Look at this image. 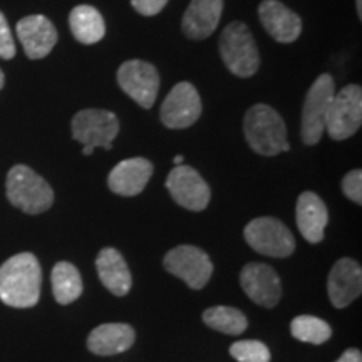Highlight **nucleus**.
<instances>
[{"mask_svg":"<svg viewBox=\"0 0 362 362\" xmlns=\"http://www.w3.org/2000/svg\"><path fill=\"white\" fill-rule=\"evenodd\" d=\"M40 285L42 270L33 253H17L0 267V300L8 307H34L39 302Z\"/></svg>","mask_w":362,"mask_h":362,"instance_id":"f257e3e1","label":"nucleus"},{"mask_svg":"<svg viewBox=\"0 0 362 362\" xmlns=\"http://www.w3.org/2000/svg\"><path fill=\"white\" fill-rule=\"evenodd\" d=\"M243 133L248 146L262 156H277L291 149L282 116L267 104H255L247 111Z\"/></svg>","mask_w":362,"mask_h":362,"instance_id":"f03ea898","label":"nucleus"},{"mask_svg":"<svg viewBox=\"0 0 362 362\" xmlns=\"http://www.w3.org/2000/svg\"><path fill=\"white\" fill-rule=\"evenodd\" d=\"M6 193L13 206L29 215L44 214L54 203L51 185L25 165H16L8 171Z\"/></svg>","mask_w":362,"mask_h":362,"instance_id":"7ed1b4c3","label":"nucleus"},{"mask_svg":"<svg viewBox=\"0 0 362 362\" xmlns=\"http://www.w3.org/2000/svg\"><path fill=\"white\" fill-rule=\"evenodd\" d=\"M220 54L237 78H252L260 67L259 47L243 22H232L225 27L220 37Z\"/></svg>","mask_w":362,"mask_h":362,"instance_id":"20e7f679","label":"nucleus"},{"mask_svg":"<svg viewBox=\"0 0 362 362\" xmlns=\"http://www.w3.org/2000/svg\"><path fill=\"white\" fill-rule=\"evenodd\" d=\"M336 94V84L330 74H320L310 86L302 110V141L307 146L317 144L325 133V117Z\"/></svg>","mask_w":362,"mask_h":362,"instance_id":"39448f33","label":"nucleus"},{"mask_svg":"<svg viewBox=\"0 0 362 362\" xmlns=\"http://www.w3.org/2000/svg\"><path fill=\"white\" fill-rule=\"evenodd\" d=\"M362 124V89L359 84L346 86L341 93L334 94L327 117L325 131L336 141L354 136Z\"/></svg>","mask_w":362,"mask_h":362,"instance_id":"423d86ee","label":"nucleus"},{"mask_svg":"<svg viewBox=\"0 0 362 362\" xmlns=\"http://www.w3.org/2000/svg\"><path fill=\"white\" fill-rule=\"evenodd\" d=\"M245 240L255 252L275 259H285L296 250V238L292 232L274 216L252 220L245 226Z\"/></svg>","mask_w":362,"mask_h":362,"instance_id":"0eeeda50","label":"nucleus"},{"mask_svg":"<svg viewBox=\"0 0 362 362\" xmlns=\"http://www.w3.org/2000/svg\"><path fill=\"white\" fill-rule=\"evenodd\" d=\"M72 138L84 146L104 148L110 151L119 133V121L106 110H83L72 117Z\"/></svg>","mask_w":362,"mask_h":362,"instance_id":"6e6552de","label":"nucleus"},{"mask_svg":"<svg viewBox=\"0 0 362 362\" xmlns=\"http://www.w3.org/2000/svg\"><path fill=\"white\" fill-rule=\"evenodd\" d=\"M117 84L138 106L149 110L160 90V74L146 61H126L117 69Z\"/></svg>","mask_w":362,"mask_h":362,"instance_id":"1a4fd4ad","label":"nucleus"},{"mask_svg":"<svg viewBox=\"0 0 362 362\" xmlns=\"http://www.w3.org/2000/svg\"><path fill=\"white\" fill-rule=\"evenodd\" d=\"M165 269L194 291L205 287L214 274L210 257L202 248L193 245H180L166 253Z\"/></svg>","mask_w":362,"mask_h":362,"instance_id":"9d476101","label":"nucleus"},{"mask_svg":"<svg viewBox=\"0 0 362 362\" xmlns=\"http://www.w3.org/2000/svg\"><path fill=\"white\" fill-rule=\"evenodd\" d=\"M202 99L192 83H178L163 101L160 117L161 123L170 129L189 128L200 119Z\"/></svg>","mask_w":362,"mask_h":362,"instance_id":"9b49d317","label":"nucleus"},{"mask_svg":"<svg viewBox=\"0 0 362 362\" xmlns=\"http://www.w3.org/2000/svg\"><path fill=\"white\" fill-rule=\"evenodd\" d=\"M166 188L180 206L192 211L205 210L210 203L211 192L205 180L192 166L178 165L166 178Z\"/></svg>","mask_w":362,"mask_h":362,"instance_id":"f8f14e48","label":"nucleus"},{"mask_svg":"<svg viewBox=\"0 0 362 362\" xmlns=\"http://www.w3.org/2000/svg\"><path fill=\"white\" fill-rule=\"evenodd\" d=\"M240 284H242L243 292L255 304L265 309L277 305L282 296V285H280L277 272L265 264H257V262L247 264L240 274Z\"/></svg>","mask_w":362,"mask_h":362,"instance_id":"ddd939ff","label":"nucleus"},{"mask_svg":"<svg viewBox=\"0 0 362 362\" xmlns=\"http://www.w3.org/2000/svg\"><path fill=\"white\" fill-rule=\"evenodd\" d=\"M17 37L24 47L25 56L37 61L51 54L57 44V30L47 17L34 13L17 22Z\"/></svg>","mask_w":362,"mask_h":362,"instance_id":"4468645a","label":"nucleus"},{"mask_svg":"<svg viewBox=\"0 0 362 362\" xmlns=\"http://www.w3.org/2000/svg\"><path fill=\"white\" fill-rule=\"evenodd\" d=\"M262 25L277 42H296L302 34V19L279 0H264L259 6Z\"/></svg>","mask_w":362,"mask_h":362,"instance_id":"2eb2a0df","label":"nucleus"},{"mask_svg":"<svg viewBox=\"0 0 362 362\" xmlns=\"http://www.w3.org/2000/svg\"><path fill=\"white\" fill-rule=\"evenodd\" d=\"M327 291L334 307L344 309L349 305L362 292L361 265L352 259H341L336 262L329 274Z\"/></svg>","mask_w":362,"mask_h":362,"instance_id":"dca6fc26","label":"nucleus"},{"mask_svg":"<svg viewBox=\"0 0 362 362\" xmlns=\"http://www.w3.org/2000/svg\"><path fill=\"white\" fill-rule=\"evenodd\" d=\"M153 165L146 158H128L119 161L107 176V185L112 193L119 197H136L146 188L151 180Z\"/></svg>","mask_w":362,"mask_h":362,"instance_id":"f3484780","label":"nucleus"},{"mask_svg":"<svg viewBox=\"0 0 362 362\" xmlns=\"http://www.w3.org/2000/svg\"><path fill=\"white\" fill-rule=\"evenodd\" d=\"M223 0H192L183 16L181 29L193 40L208 39L220 24Z\"/></svg>","mask_w":362,"mask_h":362,"instance_id":"a211bd4d","label":"nucleus"},{"mask_svg":"<svg viewBox=\"0 0 362 362\" xmlns=\"http://www.w3.org/2000/svg\"><path fill=\"white\" fill-rule=\"evenodd\" d=\"M296 218L298 232L309 243L322 242L325 226L329 221V211L319 194L304 192L298 197Z\"/></svg>","mask_w":362,"mask_h":362,"instance_id":"6ab92c4d","label":"nucleus"},{"mask_svg":"<svg viewBox=\"0 0 362 362\" xmlns=\"http://www.w3.org/2000/svg\"><path fill=\"white\" fill-rule=\"evenodd\" d=\"M134 329L128 324H103L89 334L88 349L98 356H115L134 344Z\"/></svg>","mask_w":362,"mask_h":362,"instance_id":"aec40b11","label":"nucleus"},{"mask_svg":"<svg viewBox=\"0 0 362 362\" xmlns=\"http://www.w3.org/2000/svg\"><path fill=\"white\" fill-rule=\"evenodd\" d=\"M98 275L111 293L123 297L131 291V272L128 264L116 248H103L96 259Z\"/></svg>","mask_w":362,"mask_h":362,"instance_id":"412c9836","label":"nucleus"},{"mask_svg":"<svg viewBox=\"0 0 362 362\" xmlns=\"http://www.w3.org/2000/svg\"><path fill=\"white\" fill-rule=\"evenodd\" d=\"M69 27L76 40L81 44H98L106 34L101 12L93 6H78L69 13Z\"/></svg>","mask_w":362,"mask_h":362,"instance_id":"4be33fe9","label":"nucleus"},{"mask_svg":"<svg viewBox=\"0 0 362 362\" xmlns=\"http://www.w3.org/2000/svg\"><path fill=\"white\" fill-rule=\"evenodd\" d=\"M52 293L61 305L78 300L83 293V279L79 270L69 262H59L52 269Z\"/></svg>","mask_w":362,"mask_h":362,"instance_id":"5701e85b","label":"nucleus"},{"mask_svg":"<svg viewBox=\"0 0 362 362\" xmlns=\"http://www.w3.org/2000/svg\"><path fill=\"white\" fill-rule=\"evenodd\" d=\"M203 320H205L208 327L218 330V332L230 334V336H238L248 325V320L243 312L225 305H216L205 310Z\"/></svg>","mask_w":362,"mask_h":362,"instance_id":"b1692460","label":"nucleus"},{"mask_svg":"<svg viewBox=\"0 0 362 362\" xmlns=\"http://www.w3.org/2000/svg\"><path fill=\"white\" fill-rule=\"evenodd\" d=\"M291 332L297 341L315 344V346L327 342L330 336H332L330 325L325 320L314 315L296 317L291 324Z\"/></svg>","mask_w":362,"mask_h":362,"instance_id":"393cba45","label":"nucleus"},{"mask_svg":"<svg viewBox=\"0 0 362 362\" xmlns=\"http://www.w3.org/2000/svg\"><path fill=\"white\" fill-rule=\"evenodd\" d=\"M230 354L238 362H270V351L260 341H238L232 344Z\"/></svg>","mask_w":362,"mask_h":362,"instance_id":"a878e982","label":"nucleus"},{"mask_svg":"<svg viewBox=\"0 0 362 362\" xmlns=\"http://www.w3.org/2000/svg\"><path fill=\"white\" fill-rule=\"evenodd\" d=\"M342 192L351 202H354L356 205H362V171L361 170H352L344 176Z\"/></svg>","mask_w":362,"mask_h":362,"instance_id":"bb28decb","label":"nucleus"},{"mask_svg":"<svg viewBox=\"0 0 362 362\" xmlns=\"http://www.w3.org/2000/svg\"><path fill=\"white\" fill-rule=\"evenodd\" d=\"M13 56H16V42H13L6 16L0 12V57L8 61Z\"/></svg>","mask_w":362,"mask_h":362,"instance_id":"cd10ccee","label":"nucleus"},{"mask_svg":"<svg viewBox=\"0 0 362 362\" xmlns=\"http://www.w3.org/2000/svg\"><path fill=\"white\" fill-rule=\"evenodd\" d=\"M166 4H168V0H131V6L134 7V11L146 17L158 16L166 7Z\"/></svg>","mask_w":362,"mask_h":362,"instance_id":"c85d7f7f","label":"nucleus"},{"mask_svg":"<svg viewBox=\"0 0 362 362\" xmlns=\"http://www.w3.org/2000/svg\"><path fill=\"white\" fill-rule=\"evenodd\" d=\"M336 362H362V354L359 349H347Z\"/></svg>","mask_w":362,"mask_h":362,"instance_id":"c756f323","label":"nucleus"},{"mask_svg":"<svg viewBox=\"0 0 362 362\" xmlns=\"http://www.w3.org/2000/svg\"><path fill=\"white\" fill-rule=\"evenodd\" d=\"M356 8H357V17L362 19V0H356Z\"/></svg>","mask_w":362,"mask_h":362,"instance_id":"7c9ffc66","label":"nucleus"},{"mask_svg":"<svg viewBox=\"0 0 362 362\" xmlns=\"http://www.w3.org/2000/svg\"><path fill=\"white\" fill-rule=\"evenodd\" d=\"M93 151H94V148H90V146H84L83 148V155H86V156L93 155Z\"/></svg>","mask_w":362,"mask_h":362,"instance_id":"2f4dec72","label":"nucleus"},{"mask_svg":"<svg viewBox=\"0 0 362 362\" xmlns=\"http://www.w3.org/2000/svg\"><path fill=\"white\" fill-rule=\"evenodd\" d=\"M183 160H185V158L181 156V155L175 156V165H176V166H178V165H183Z\"/></svg>","mask_w":362,"mask_h":362,"instance_id":"473e14b6","label":"nucleus"},{"mask_svg":"<svg viewBox=\"0 0 362 362\" xmlns=\"http://www.w3.org/2000/svg\"><path fill=\"white\" fill-rule=\"evenodd\" d=\"M4 84H6V76H4V72L0 71V89L4 88Z\"/></svg>","mask_w":362,"mask_h":362,"instance_id":"72a5a7b5","label":"nucleus"}]
</instances>
